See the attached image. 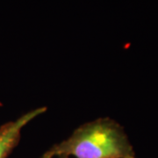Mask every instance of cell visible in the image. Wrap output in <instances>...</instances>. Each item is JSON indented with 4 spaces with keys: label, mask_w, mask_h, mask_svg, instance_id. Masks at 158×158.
<instances>
[{
    "label": "cell",
    "mask_w": 158,
    "mask_h": 158,
    "mask_svg": "<svg viewBox=\"0 0 158 158\" xmlns=\"http://www.w3.org/2000/svg\"><path fill=\"white\" fill-rule=\"evenodd\" d=\"M47 107H38L21 115L15 120L9 121L0 127V158H7L19 144L22 129L34 118L43 114Z\"/></svg>",
    "instance_id": "7a4b0ae2"
},
{
    "label": "cell",
    "mask_w": 158,
    "mask_h": 158,
    "mask_svg": "<svg viewBox=\"0 0 158 158\" xmlns=\"http://www.w3.org/2000/svg\"><path fill=\"white\" fill-rule=\"evenodd\" d=\"M58 158H69V157H68V156H60V157H58Z\"/></svg>",
    "instance_id": "3957f363"
},
{
    "label": "cell",
    "mask_w": 158,
    "mask_h": 158,
    "mask_svg": "<svg viewBox=\"0 0 158 158\" xmlns=\"http://www.w3.org/2000/svg\"><path fill=\"white\" fill-rule=\"evenodd\" d=\"M136 158L122 126L99 118L80 126L68 139L55 144L40 158Z\"/></svg>",
    "instance_id": "6da1fadb"
}]
</instances>
